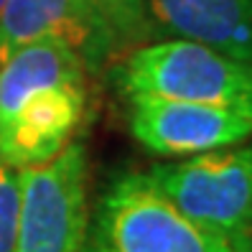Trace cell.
<instances>
[{
    "label": "cell",
    "instance_id": "cell-1",
    "mask_svg": "<svg viewBox=\"0 0 252 252\" xmlns=\"http://www.w3.org/2000/svg\"><path fill=\"white\" fill-rule=\"evenodd\" d=\"M87 62L59 38H36L0 59V160L18 171L41 166L82 125Z\"/></svg>",
    "mask_w": 252,
    "mask_h": 252
},
{
    "label": "cell",
    "instance_id": "cell-2",
    "mask_svg": "<svg viewBox=\"0 0 252 252\" xmlns=\"http://www.w3.org/2000/svg\"><path fill=\"white\" fill-rule=\"evenodd\" d=\"M130 97H168L252 117V62L189 38H156L132 49L115 69Z\"/></svg>",
    "mask_w": 252,
    "mask_h": 252
},
{
    "label": "cell",
    "instance_id": "cell-3",
    "mask_svg": "<svg viewBox=\"0 0 252 252\" xmlns=\"http://www.w3.org/2000/svg\"><path fill=\"white\" fill-rule=\"evenodd\" d=\"M82 252H234L227 234L189 219L148 173H125L99 196Z\"/></svg>",
    "mask_w": 252,
    "mask_h": 252
},
{
    "label": "cell",
    "instance_id": "cell-4",
    "mask_svg": "<svg viewBox=\"0 0 252 252\" xmlns=\"http://www.w3.org/2000/svg\"><path fill=\"white\" fill-rule=\"evenodd\" d=\"M16 252H82L87 237V151L71 140L41 166L16 171Z\"/></svg>",
    "mask_w": 252,
    "mask_h": 252
},
{
    "label": "cell",
    "instance_id": "cell-5",
    "mask_svg": "<svg viewBox=\"0 0 252 252\" xmlns=\"http://www.w3.org/2000/svg\"><path fill=\"white\" fill-rule=\"evenodd\" d=\"M148 179L189 219L229 237L252 212V140L160 163Z\"/></svg>",
    "mask_w": 252,
    "mask_h": 252
},
{
    "label": "cell",
    "instance_id": "cell-6",
    "mask_svg": "<svg viewBox=\"0 0 252 252\" xmlns=\"http://www.w3.org/2000/svg\"><path fill=\"white\" fill-rule=\"evenodd\" d=\"M130 132L156 156H194L252 138V117L186 99L130 97Z\"/></svg>",
    "mask_w": 252,
    "mask_h": 252
},
{
    "label": "cell",
    "instance_id": "cell-7",
    "mask_svg": "<svg viewBox=\"0 0 252 252\" xmlns=\"http://www.w3.org/2000/svg\"><path fill=\"white\" fill-rule=\"evenodd\" d=\"M36 38H59L97 66L115 46L97 0H5L0 8V59Z\"/></svg>",
    "mask_w": 252,
    "mask_h": 252
},
{
    "label": "cell",
    "instance_id": "cell-8",
    "mask_svg": "<svg viewBox=\"0 0 252 252\" xmlns=\"http://www.w3.org/2000/svg\"><path fill=\"white\" fill-rule=\"evenodd\" d=\"M151 38H189L252 62V0H145Z\"/></svg>",
    "mask_w": 252,
    "mask_h": 252
},
{
    "label": "cell",
    "instance_id": "cell-9",
    "mask_svg": "<svg viewBox=\"0 0 252 252\" xmlns=\"http://www.w3.org/2000/svg\"><path fill=\"white\" fill-rule=\"evenodd\" d=\"M97 3L110 28L115 49L151 41L148 18H145V0H97Z\"/></svg>",
    "mask_w": 252,
    "mask_h": 252
},
{
    "label": "cell",
    "instance_id": "cell-10",
    "mask_svg": "<svg viewBox=\"0 0 252 252\" xmlns=\"http://www.w3.org/2000/svg\"><path fill=\"white\" fill-rule=\"evenodd\" d=\"M18 179L16 171L0 160V252H16Z\"/></svg>",
    "mask_w": 252,
    "mask_h": 252
},
{
    "label": "cell",
    "instance_id": "cell-11",
    "mask_svg": "<svg viewBox=\"0 0 252 252\" xmlns=\"http://www.w3.org/2000/svg\"><path fill=\"white\" fill-rule=\"evenodd\" d=\"M229 242L234 252H252V212L247 214V219L229 234Z\"/></svg>",
    "mask_w": 252,
    "mask_h": 252
},
{
    "label": "cell",
    "instance_id": "cell-12",
    "mask_svg": "<svg viewBox=\"0 0 252 252\" xmlns=\"http://www.w3.org/2000/svg\"><path fill=\"white\" fill-rule=\"evenodd\" d=\"M3 3H5V0H0V8H3Z\"/></svg>",
    "mask_w": 252,
    "mask_h": 252
}]
</instances>
